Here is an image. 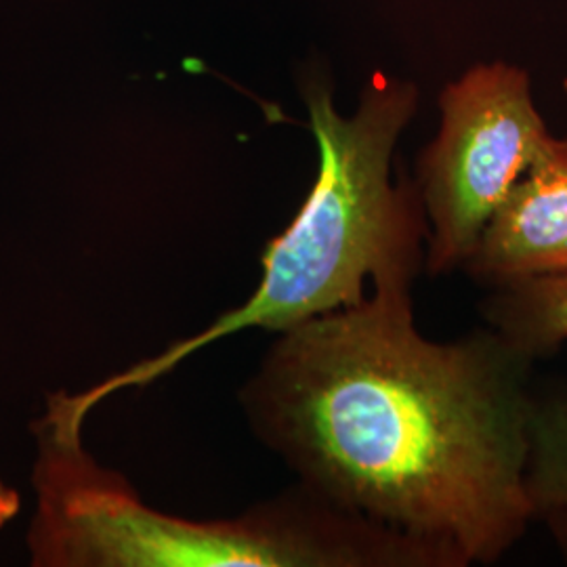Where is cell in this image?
I'll return each instance as SVG.
<instances>
[{
    "instance_id": "1",
    "label": "cell",
    "mask_w": 567,
    "mask_h": 567,
    "mask_svg": "<svg viewBox=\"0 0 567 567\" xmlns=\"http://www.w3.org/2000/svg\"><path fill=\"white\" fill-rule=\"evenodd\" d=\"M532 365L492 328L431 341L412 284L278 332L244 405L326 503L492 566L534 524L526 492Z\"/></svg>"
},
{
    "instance_id": "2",
    "label": "cell",
    "mask_w": 567,
    "mask_h": 567,
    "mask_svg": "<svg viewBox=\"0 0 567 567\" xmlns=\"http://www.w3.org/2000/svg\"><path fill=\"white\" fill-rule=\"evenodd\" d=\"M320 168L297 217L265 246L264 276L246 303L156 358L72 395L79 414L124 389L168 374L203 347L236 332H284L362 303L365 282L414 284L425 269L426 219L416 183H393L395 145L419 110L412 82L377 74L353 116L322 82L305 86Z\"/></svg>"
},
{
    "instance_id": "3",
    "label": "cell",
    "mask_w": 567,
    "mask_h": 567,
    "mask_svg": "<svg viewBox=\"0 0 567 567\" xmlns=\"http://www.w3.org/2000/svg\"><path fill=\"white\" fill-rule=\"evenodd\" d=\"M82 425L58 393L32 425L37 567H446L408 536L347 513L299 486L238 519L196 522L147 507L82 446Z\"/></svg>"
},
{
    "instance_id": "4",
    "label": "cell",
    "mask_w": 567,
    "mask_h": 567,
    "mask_svg": "<svg viewBox=\"0 0 567 567\" xmlns=\"http://www.w3.org/2000/svg\"><path fill=\"white\" fill-rule=\"evenodd\" d=\"M442 122L419 158L416 187L425 210V271L463 269L494 210L548 140L526 70L482 63L440 95Z\"/></svg>"
},
{
    "instance_id": "5",
    "label": "cell",
    "mask_w": 567,
    "mask_h": 567,
    "mask_svg": "<svg viewBox=\"0 0 567 567\" xmlns=\"http://www.w3.org/2000/svg\"><path fill=\"white\" fill-rule=\"evenodd\" d=\"M461 271L487 290L567 274V137L548 135Z\"/></svg>"
},
{
    "instance_id": "6",
    "label": "cell",
    "mask_w": 567,
    "mask_h": 567,
    "mask_svg": "<svg viewBox=\"0 0 567 567\" xmlns=\"http://www.w3.org/2000/svg\"><path fill=\"white\" fill-rule=\"evenodd\" d=\"M480 313L487 328L527 360H548L567 341V274L494 288L480 303Z\"/></svg>"
},
{
    "instance_id": "7",
    "label": "cell",
    "mask_w": 567,
    "mask_h": 567,
    "mask_svg": "<svg viewBox=\"0 0 567 567\" xmlns=\"http://www.w3.org/2000/svg\"><path fill=\"white\" fill-rule=\"evenodd\" d=\"M526 492L534 522L567 508V379L532 389Z\"/></svg>"
},
{
    "instance_id": "8",
    "label": "cell",
    "mask_w": 567,
    "mask_h": 567,
    "mask_svg": "<svg viewBox=\"0 0 567 567\" xmlns=\"http://www.w3.org/2000/svg\"><path fill=\"white\" fill-rule=\"evenodd\" d=\"M540 522L547 526L550 538L555 540V547L559 548L567 564V508L548 511L540 517Z\"/></svg>"
},
{
    "instance_id": "9",
    "label": "cell",
    "mask_w": 567,
    "mask_h": 567,
    "mask_svg": "<svg viewBox=\"0 0 567 567\" xmlns=\"http://www.w3.org/2000/svg\"><path fill=\"white\" fill-rule=\"evenodd\" d=\"M20 494L16 487H9L0 480V527L7 526L20 513Z\"/></svg>"
},
{
    "instance_id": "10",
    "label": "cell",
    "mask_w": 567,
    "mask_h": 567,
    "mask_svg": "<svg viewBox=\"0 0 567 567\" xmlns=\"http://www.w3.org/2000/svg\"><path fill=\"white\" fill-rule=\"evenodd\" d=\"M564 89H566V91H567V79H566V82H564Z\"/></svg>"
}]
</instances>
